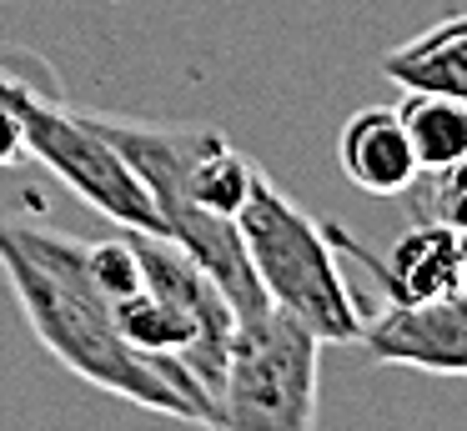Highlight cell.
I'll return each instance as SVG.
<instances>
[{"label":"cell","mask_w":467,"mask_h":431,"mask_svg":"<svg viewBox=\"0 0 467 431\" xmlns=\"http://www.w3.org/2000/svg\"><path fill=\"white\" fill-rule=\"evenodd\" d=\"M337 160H342L347 180L362 186L367 196H407L422 176L417 150L407 140V126L392 106H362L347 116L342 136H337Z\"/></svg>","instance_id":"cell-7"},{"label":"cell","mask_w":467,"mask_h":431,"mask_svg":"<svg viewBox=\"0 0 467 431\" xmlns=\"http://www.w3.org/2000/svg\"><path fill=\"white\" fill-rule=\"evenodd\" d=\"M86 271H91L96 291L106 301H126L141 291V256H136V241L131 231L121 236H106V241H86Z\"/></svg>","instance_id":"cell-10"},{"label":"cell","mask_w":467,"mask_h":431,"mask_svg":"<svg viewBox=\"0 0 467 431\" xmlns=\"http://www.w3.org/2000/svg\"><path fill=\"white\" fill-rule=\"evenodd\" d=\"M422 176H427L422 216H427V221H437V226L467 231V160H452V166L422 170Z\"/></svg>","instance_id":"cell-11"},{"label":"cell","mask_w":467,"mask_h":431,"mask_svg":"<svg viewBox=\"0 0 467 431\" xmlns=\"http://www.w3.org/2000/svg\"><path fill=\"white\" fill-rule=\"evenodd\" d=\"M236 226H242L246 256H252L266 301L296 316L306 331H317L322 346H357L367 316L342 276L332 221L322 226L262 170Z\"/></svg>","instance_id":"cell-2"},{"label":"cell","mask_w":467,"mask_h":431,"mask_svg":"<svg viewBox=\"0 0 467 431\" xmlns=\"http://www.w3.org/2000/svg\"><path fill=\"white\" fill-rule=\"evenodd\" d=\"M402 116L407 140L417 150V166L437 170L452 166V160H467V100L457 96H432V90H402Z\"/></svg>","instance_id":"cell-9"},{"label":"cell","mask_w":467,"mask_h":431,"mask_svg":"<svg viewBox=\"0 0 467 431\" xmlns=\"http://www.w3.org/2000/svg\"><path fill=\"white\" fill-rule=\"evenodd\" d=\"M317 361L322 336L286 311L266 306L262 316L236 321L216 411L202 431H317Z\"/></svg>","instance_id":"cell-3"},{"label":"cell","mask_w":467,"mask_h":431,"mask_svg":"<svg viewBox=\"0 0 467 431\" xmlns=\"http://www.w3.org/2000/svg\"><path fill=\"white\" fill-rule=\"evenodd\" d=\"M357 346L377 366L467 376V286L422 301V306H387L382 316L362 321Z\"/></svg>","instance_id":"cell-5"},{"label":"cell","mask_w":467,"mask_h":431,"mask_svg":"<svg viewBox=\"0 0 467 431\" xmlns=\"http://www.w3.org/2000/svg\"><path fill=\"white\" fill-rule=\"evenodd\" d=\"M0 271L11 281L26 326L71 376L91 381L106 396H121L141 411L186 421V426L212 421V396L196 386V376L182 361L146 356L121 336L111 301L96 291L91 271H86V241L0 221Z\"/></svg>","instance_id":"cell-1"},{"label":"cell","mask_w":467,"mask_h":431,"mask_svg":"<svg viewBox=\"0 0 467 431\" xmlns=\"http://www.w3.org/2000/svg\"><path fill=\"white\" fill-rule=\"evenodd\" d=\"M382 76L397 90H432V96L467 100V15L432 20L412 40L382 56Z\"/></svg>","instance_id":"cell-8"},{"label":"cell","mask_w":467,"mask_h":431,"mask_svg":"<svg viewBox=\"0 0 467 431\" xmlns=\"http://www.w3.org/2000/svg\"><path fill=\"white\" fill-rule=\"evenodd\" d=\"M372 276L387 306H422V301L447 296V291L467 286V231L422 221V226L402 231L382 261H372Z\"/></svg>","instance_id":"cell-6"},{"label":"cell","mask_w":467,"mask_h":431,"mask_svg":"<svg viewBox=\"0 0 467 431\" xmlns=\"http://www.w3.org/2000/svg\"><path fill=\"white\" fill-rule=\"evenodd\" d=\"M16 120H21L26 156H36L66 190L116 221L121 231H156L161 236V210H156L151 190L141 186L126 156L86 120V110H66L56 96H41L31 76H26L21 96H16Z\"/></svg>","instance_id":"cell-4"}]
</instances>
